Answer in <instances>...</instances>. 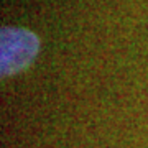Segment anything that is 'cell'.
I'll list each match as a JSON object with an SVG mask.
<instances>
[{
	"mask_svg": "<svg viewBox=\"0 0 148 148\" xmlns=\"http://www.w3.org/2000/svg\"><path fill=\"white\" fill-rule=\"evenodd\" d=\"M40 48L38 36L25 28L3 27L0 32V69L2 76L15 74L32 64Z\"/></svg>",
	"mask_w": 148,
	"mask_h": 148,
	"instance_id": "cell-1",
	"label": "cell"
}]
</instances>
